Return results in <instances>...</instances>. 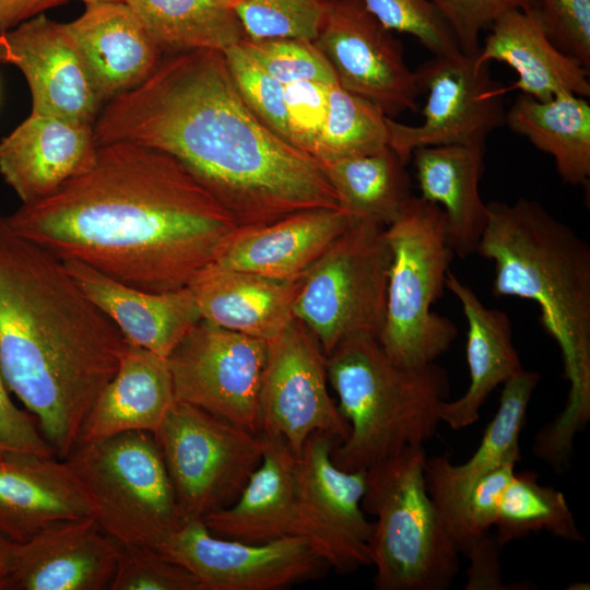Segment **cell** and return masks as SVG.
<instances>
[{
  "label": "cell",
  "mask_w": 590,
  "mask_h": 590,
  "mask_svg": "<svg viewBox=\"0 0 590 590\" xmlns=\"http://www.w3.org/2000/svg\"><path fill=\"white\" fill-rule=\"evenodd\" d=\"M93 127L31 113L0 141V174L22 203L40 200L95 162Z\"/></svg>",
  "instance_id": "cell-20"
},
{
  "label": "cell",
  "mask_w": 590,
  "mask_h": 590,
  "mask_svg": "<svg viewBox=\"0 0 590 590\" xmlns=\"http://www.w3.org/2000/svg\"><path fill=\"white\" fill-rule=\"evenodd\" d=\"M184 521L231 506L262 457V438L176 401L153 434Z\"/></svg>",
  "instance_id": "cell-10"
},
{
  "label": "cell",
  "mask_w": 590,
  "mask_h": 590,
  "mask_svg": "<svg viewBox=\"0 0 590 590\" xmlns=\"http://www.w3.org/2000/svg\"><path fill=\"white\" fill-rule=\"evenodd\" d=\"M109 590H203V587L188 568L161 551L121 545Z\"/></svg>",
  "instance_id": "cell-39"
},
{
  "label": "cell",
  "mask_w": 590,
  "mask_h": 590,
  "mask_svg": "<svg viewBox=\"0 0 590 590\" xmlns=\"http://www.w3.org/2000/svg\"><path fill=\"white\" fill-rule=\"evenodd\" d=\"M16 544L17 543L0 534V579L4 577L10 569Z\"/></svg>",
  "instance_id": "cell-48"
},
{
  "label": "cell",
  "mask_w": 590,
  "mask_h": 590,
  "mask_svg": "<svg viewBox=\"0 0 590 590\" xmlns=\"http://www.w3.org/2000/svg\"><path fill=\"white\" fill-rule=\"evenodd\" d=\"M93 131L97 145L129 142L172 155L237 226L339 208L321 163L262 123L217 50L163 57L142 84L107 103Z\"/></svg>",
  "instance_id": "cell-1"
},
{
  "label": "cell",
  "mask_w": 590,
  "mask_h": 590,
  "mask_svg": "<svg viewBox=\"0 0 590 590\" xmlns=\"http://www.w3.org/2000/svg\"><path fill=\"white\" fill-rule=\"evenodd\" d=\"M64 25L102 103L142 84L163 59L126 1L85 4Z\"/></svg>",
  "instance_id": "cell-22"
},
{
  "label": "cell",
  "mask_w": 590,
  "mask_h": 590,
  "mask_svg": "<svg viewBox=\"0 0 590 590\" xmlns=\"http://www.w3.org/2000/svg\"><path fill=\"white\" fill-rule=\"evenodd\" d=\"M426 457L424 446L408 447L366 470L378 590H446L459 573L460 552L427 491Z\"/></svg>",
  "instance_id": "cell-6"
},
{
  "label": "cell",
  "mask_w": 590,
  "mask_h": 590,
  "mask_svg": "<svg viewBox=\"0 0 590 590\" xmlns=\"http://www.w3.org/2000/svg\"><path fill=\"white\" fill-rule=\"evenodd\" d=\"M64 460L92 516L120 544L157 548L184 522L152 433L132 430L81 444Z\"/></svg>",
  "instance_id": "cell-8"
},
{
  "label": "cell",
  "mask_w": 590,
  "mask_h": 590,
  "mask_svg": "<svg viewBox=\"0 0 590 590\" xmlns=\"http://www.w3.org/2000/svg\"><path fill=\"white\" fill-rule=\"evenodd\" d=\"M267 345L200 320L167 357L176 401L259 434Z\"/></svg>",
  "instance_id": "cell-13"
},
{
  "label": "cell",
  "mask_w": 590,
  "mask_h": 590,
  "mask_svg": "<svg viewBox=\"0 0 590 590\" xmlns=\"http://www.w3.org/2000/svg\"><path fill=\"white\" fill-rule=\"evenodd\" d=\"M304 275L282 280L211 262L188 286L203 320L268 342L294 317Z\"/></svg>",
  "instance_id": "cell-25"
},
{
  "label": "cell",
  "mask_w": 590,
  "mask_h": 590,
  "mask_svg": "<svg viewBox=\"0 0 590 590\" xmlns=\"http://www.w3.org/2000/svg\"><path fill=\"white\" fill-rule=\"evenodd\" d=\"M260 435L261 461L238 498L202 519L220 538L267 544L293 535L297 457L281 436Z\"/></svg>",
  "instance_id": "cell-27"
},
{
  "label": "cell",
  "mask_w": 590,
  "mask_h": 590,
  "mask_svg": "<svg viewBox=\"0 0 590 590\" xmlns=\"http://www.w3.org/2000/svg\"><path fill=\"white\" fill-rule=\"evenodd\" d=\"M494 528L502 546L541 531L567 542H585L564 494L541 485L533 471H515L499 502Z\"/></svg>",
  "instance_id": "cell-34"
},
{
  "label": "cell",
  "mask_w": 590,
  "mask_h": 590,
  "mask_svg": "<svg viewBox=\"0 0 590 590\" xmlns=\"http://www.w3.org/2000/svg\"><path fill=\"white\" fill-rule=\"evenodd\" d=\"M502 547L489 532L474 541L465 554L470 558L465 590L511 589L502 579Z\"/></svg>",
  "instance_id": "cell-46"
},
{
  "label": "cell",
  "mask_w": 590,
  "mask_h": 590,
  "mask_svg": "<svg viewBox=\"0 0 590 590\" xmlns=\"http://www.w3.org/2000/svg\"><path fill=\"white\" fill-rule=\"evenodd\" d=\"M385 226L354 221L305 272L293 316L327 356L342 340L384 328L391 250Z\"/></svg>",
  "instance_id": "cell-9"
},
{
  "label": "cell",
  "mask_w": 590,
  "mask_h": 590,
  "mask_svg": "<svg viewBox=\"0 0 590 590\" xmlns=\"http://www.w3.org/2000/svg\"><path fill=\"white\" fill-rule=\"evenodd\" d=\"M63 262L85 295L118 328L127 343L167 358L202 320L189 286L154 293L129 286L84 263Z\"/></svg>",
  "instance_id": "cell-24"
},
{
  "label": "cell",
  "mask_w": 590,
  "mask_h": 590,
  "mask_svg": "<svg viewBox=\"0 0 590 590\" xmlns=\"http://www.w3.org/2000/svg\"><path fill=\"white\" fill-rule=\"evenodd\" d=\"M240 45L262 69L284 85L306 81L337 82L331 64L312 40L245 38Z\"/></svg>",
  "instance_id": "cell-37"
},
{
  "label": "cell",
  "mask_w": 590,
  "mask_h": 590,
  "mask_svg": "<svg viewBox=\"0 0 590 590\" xmlns=\"http://www.w3.org/2000/svg\"><path fill=\"white\" fill-rule=\"evenodd\" d=\"M339 441L315 432L296 462V504L293 535L337 574L371 565L373 521L362 507L366 471H344L332 461Z\"/></svg>",
  "instance_id": "cell-11"
},
{
  "label": "cell",
  "mask_w": 590,
  "mask_h": 590,
  "mask_svg": "<svg viewBox=\"0 0 590 590\" xmlns=\"http://www.w3.org/2000/svg\"><path fill=\"white\" fill-rule=\"evenodd\" d=\"M64 262L0 211V370L64 460L126 347Z\"/></svg>",
  "instance_id": "cell-3"
},
{
  "label": "cell",
  "mask_w": 590,
  "mask_h": 590,
  "mask_svg": "<svg viewBox=\"0 0 590 590\" xmlns=\"http://www.w3.org/2000/svg\"><path fill=\"white\" fill-rule=\"evenodd\" d=\"M354 221L340 208L296 212L258 226H237L214 263L290 280L303 275Z\"/></svg>",
  "instance_id": "cell-21"
},
{
  "label": "cell",
  "mask_w": 590,
  "mask_h": 590,
  "mask_svg": "<svg viewBox=\"0 0 590 590\" xmlns=\"http://www.w3.org/2000/svg\"><path fill=\"white\" fill-rule=\"evenodd\" d=\"M0 63L23 73L31 113L94 127L103 103L64 23L42 13L0 34Z\"/></svg>",
  "instance_id": "cell-17"
},
{
  "label": "cell",
  "mask_w": 590,
  "mask_h": 590,
  "mask_svg": "<svg viewBox=\"0 0 590 590\" xmlns=\"http://www.w3.org/2000/svg\"><path fill=\"white\" fill-rule=\"evenodd\" d=\"M516 464L517 462L507 461L493 469L481 477L469 493L463 506L468 550L475 540L494 527L499 502L516 471Z\"/></svg>",
  "instance_id": "cell-44"
},
{
  "label": "cell",
  "mask_w": 590,
  "mask_h": 590,
  "mask_svg": "<svg viewBox=\"0 0 590 590\" xmlns=\"http://www.w3.org/2000/svg\"><path fill=\"white\" fill-rule=\"evenodd\" d=\"M369 12L392 32L412 35L433 56L461 51L429 0H363Z\"/></svg>",
  "instance_id": "cell-40"
},
{
  "label": "cell",
  "mask_w": 590,
  "mask_h": 590,
  "mask_svg": "<svg viewBox=\"0 0 590 590\" xmlns=\"http://www.w3.org/2000/svg\"><path fill=\"white\" fill-rule=\"evenodd\" d=\"M7 217L62 261L154 293L188 286L237 227L179 161L129 142L99 144L86 172Z\"/></svg>",
  "instance_id": "cell-2"
},
{
  "label": "cell",
  "mask_w": 590,
  "mask_h": 590,
  "mask_svg": "<svg viewBox=\"0 0 590 590\" xmlns=\"http://www.w3.org/2000/svg\"><path fill=\"white\" fill-rule=\"evenodd\" d=\"M475 60L509 66L518 79L506 91L519 90L538 101L563 93L590 96L589 69L554 45L538 10H511L496 19Z\"/></svg>",
  "instance_id": "cell-26"
},
{
  "label": "cell",
  "mask_w": 590,
  "mask_h": 590,
  "mask_svg": "<svg viewBox=\"0 0 590 590\" xmlns=\"http://www.w3.org/2000/svg\"><path fill=\"white\" fill-rule=\"evenodd\" d=\"M223 54L233 82L246 105L270 130L291 143L285 85L262 69L240 43Z\"/></svg>",
  "instance_id": "cell-38"
},
{
  "label": "cell",
  "mask_w": 590,
  "mask_h": 590,
  "mask_svg": "<svg viewBox=\"0 0 590 590\" xmlns=\"http://www.w3.org/2000/svg\"><path fill=\"white\" fill-rule=\"evenodd\" d=\"M121 545L93 516L52 523L16 544L0 590L109 589Z\"/></svg>",
  "instance_id": "cell-18"
},
{
  "label": "cell",
  "mask_w": 590,
  "mask_h": 590,
  "mask_svg": "<svg viewBox=\"0 0 590 590\" xmlns=\"http://www.w3.org/2000/svg\"><path fill=\"white\" fill-rule=\"evenodd\" d=\"M175 402L167 358L127 343L116 374L84 421L78 445L132 430L154 434Z\"/></svg>",
  "instance_id": "cell-28"
},
{
  "label": "cell",
  "mask_w": 590,
  "mask_h": 590,
  "mask_svg": "<svg viewBox=\"0 0 590 590\" xmlns=\"http://www.w3.org/2000/svg\"><path fill=\"white\" fill-rule=\"evenodd\" d=\"M55 456L35 417L11 399L0 370V451Z\"/></svg>",
  "instance_id": "cell-45"
},
{
  "label": "cell",
  "mask_w": 590,
  "mask_h": 590,
  "mask_svg": "<svg viewBox=\"0 0 590 590\" xmlns=\"http://www.w3.org/2000/svg\"><path fill=\"white\" fill-rule=\"evenodd\" d=\"M165 54L199 49L224 52L246 38L235 8L221 0H126Z\"/></svg>",
  "instance_id": "cell-32"
},
{
  "label": "cell",
  "mask_w": 590,
  "mask_h": 590,
  "mask_svg": "<svg viewBox=\"0 0 590 590\" xmlns=\"http://www.w3.org/2000/svg\"><path fill=\"white\" fill-rule=\"evenodd\" d=\"M540 21L554 45L590 68V0H539Z\"/></svg>",
  "instance_id": "cell-42"
},
{
  "label": "cell",
  "mask_w": 590,
  "mask_h": 590,
  "mask_svg": "<svg viewBox=\"0 0 590 590\" xmlns=\"http://www.w3.org/2000/svg\"><path fill=\"white\" fill-rule=\"evenodd\" d=\"M188 568L203 590H281L329 568L297 535L248 544L213 534L202 520H186L157 546Z\"/></svg>",
  "instance_id": "cell-16"
},
{
  "label": "cell",
  "mask_w": 590,
  "mask_h": 590,
  "mask_svg": "<svg viewBox=\"0 0 590 590\" xmlns=\"http://www.w3.org/2000/svg\"><path fill=\"white\" fill-rule=\"evenodd\" d=\"M391 250L387 306L379 343L393 363L421 367L446 353L457 326L432 310L455 257L441 208L412 196L385 228Z\"/></svg>",
  "instance_id": "cell-7"
},
{
  "label": "cell",
  "mask_w": 590,
  "mask_h": 590,
  "mask_svg": "<svg viewBox=\"0 0 590 590\" xmlns=\"http://www.w3.org/2000/svg\"><path fill=\"white\" fill-rule=\"evenodd\" d=\"M80 1L84 2L85 4H90V3H99V2H122L126 0H80Z\"/></svg>",
  "instance_id": "cell-49"
},
{
  "label": "cell",
  "mask_w": 590,
  "mask_h": 590,
  "mask_svg": "<svg viewBox=\"0 0 590 590\" xmlns=\"http://www.w3.org/2000/svg\"><path fill=\"white\" fill-rule=\"evenodd\" d=\"M335 0H243L234 8L246 38L315 42Z\"/></svg>",
  "instance_id": "cell-36"
},
{
  "label": "cell",
  "mask_w": 590,
  "mask_h": 590,
  "mask_svg": "<svg viewBox=\"0 0 590 590\" xmlns=\"http://www.w3.org/2000/svg\"><path fill=\"white\" fill-rule=\"evenodd\" d=\"M331 84L306 81L285 85L286 123L290 141L294 146L311 156L315 155L326 120Z\"/></svg>",
  "instance_id": "cell-43"
},
{
  "label": "cell",
  "mask_w": 590,
  "mask_h": 590,
  "mask_svg": "<svg viewBox=\"0 0 590 590\" xmlns=\"http://www.w3.org/2000/svg\"><path fill=\"white\" fill-rule=\"evenodd\" d=\"M329 385L349 434L332 450L344 471H366L435 435L439 409L449 394L446 370L432 363L401 367L370 334L342 340L326 356Z\"/></svg>",
  "instance_id": "cell-5"
},
{
  "label": "cell",
  "mask_w": 590,
  "mask_h": 590,
  "mask_svg": "<svg viewBox=\"0 0 590 590\" xmlns=\"http://www.w3.org/2000/svg\"><path fill=\"white\" fill-rule=\"evenodd\" d=\"M539 381V373L523 369L504 384L497 412L465 462L453 464L447 453L426 457L427 491L460 553L468 550L463 522L467 497L489 471L507 461H520V433Z\"/></svg>",
  "instance_id": "cell-19"
},
{
  "label": "cell",
  "mask_w": 590,
  "mask_h": 590,
  "mask_svg": "<svg viewBox=\"0 0 590 590\" xmlns=\"http://www.w3.org/2000/svg\"><path fill=\"white\" fill-rule=\"evenodd\" d=\"M387 119L388 116L370 102L346 91L338 81L332 83L315 158L324 164L387 146Z\"/></svg>",
  "instance_id": "cell-35"
},
{
  "label": "cell",
  "mask_w": 590,
  "mask_h": 590,
  "mask_svg": "<svg viewBox=\"0 0 590 590\" xmlns=\"http://www.w3.org/2000/svg\"><path fill=\"white\" fill-rule=\"evenodd\" d=\"M451 30L460 50L475 56L480 33L511 10L533 11L539 0H429Z\"/></svg>",
  "instance_id": "cell-41"
},
{
  "label": "cell",
  "mask_w": 590,
  "mask_h": 590,
  "mask_svg": "<svg viewBox=\"0 0 590 590\" xmlns=\"http://www.w3.org/2000/svg\"><path fill=\"white\" fill-rule=\"evenodd\" d=\"M505 125L551 155L562 180L586 186L590 177V105L563 93L538 101L520 93L505 114Z\"/></svg>",
  "instance_id": "cell-31"
},
{
  "label": "cell",
  "mask_w": 590,
  "mask_h": 590,
  "mask_svg": "<svg viewBox=\"0 0 590 590\" xmlns=\"http://www.w3.org/2000/svg\"><path fill=\"white\" fill-rule=\"evenodd\" d=\"M476 253L494 263L493 294L533 300L557 343L568 381L563 411L535 435L533 455L560 471L590 421V247L540 203H487Z\"/></svg>",
  "instance_id": "cell-4"
},
{
  "label": "cell",
  "mask_w": 590,
  "mask_h": 590,
  "mask_svg": "<svg viewBox=\"0 0 590 590\" xmlns=\"http://www.w3.org/2000/svg\"><path fill=\"white\" fill-rule=\"evenodd\" d=\"M86 516L90 503L66 460L0 451V534L22 543L52 523Z\"/></svg>",
  "instance_id": "cell-23"
},
{
  "label": "cell",
  "mask_w": 590,
  "mask_h": 590,
  "mask_svg": "<svg viewBox=\"0 0 590 590\" xmlns=\"http://www.w3.org/2000/svg\"><path fill=\"white\" fill-rule=\"evenodd\" d=\"M445 286L459 300L468 323L465 351L470 384L460 398L445 400L439 409L440 423L458 430L474 424L491 393L524 368L512 343L508 315L486 307L475 292L450 271Z\"/></svg>",
  "instance_id": "cell-30"
},
{
  "label": "cell",
  "mask_w": 590,
  "mask_h": 590,
  "mask_svg": "<svg viewBox=\"0 0 590 590\" xmlns=\"http://www.w3.org/2000/svg\"><path fill=\"white\" fill-rule=\"evenodd\" d=\"M339 208L353 221L388 226L414 196L406 164L389 146L321 164Z\"/></svg>",
  "instance_id": "cell-33"
},
{
  "label": "cell",
  "mask_w": 590,
  "mask_h": 590,
  "mask_svg": "<svg viewBox=\"0 0 590 590\" xmlns=\"http://www.w3.org/2000/svg\"><path fill=\"white\" fill-rule=\"evenodd\" d=\"M485 143L421 146L411 158L421 198L441 208L455 256L476 253L487 224L480 193Z\"/></svg>",
  "instance_id": "cell-29"
},
{
  "label": "cell",
  "mask_w": 590,
  "mask_h": 590,
  "mask_svg": "<svg viewBox=\"0 0 590 590\" xmlns=\"http://www.w3.org/2000/svg\"><path fill=\"white\" fill-rule=\"evenodd\" d=\"M462 51L433 56L415 71L426 95L423 121L410 126L388 117V145L408 164L415 149L433 145L485 143L505 125L503 96L489 64Z\"/></svg>",
  "instance_id": "cell-12"
},
{
  "label": "cell",
  "mask_w": 590,
  "mask_h": 590,
  "mask_svg": "<svg viewBox=\"0 0 590 590\" xmlns=\"http://www.w3.org/2000/svg\"><path fill=\"white\" fill-rule=\"evenodd\" d=\"M326 355L307 327L292 318L268 341L259 392V434L281 436L299 456L315 432L339 442L349 424L329 391Z\"/></svg>",
  "instance_id": "cell-14"
},
{
  "label": "cell",
  "mask_w": 590,
  "mask_h": 590,
  "mask_svg": "<svg viewBox=\"0 0 590 590\" xmlns=\"http://www.w3.org/2000/svg\"><path fill=\"white\" fill-rule=\"evenodd\" d=\"M223 2H226L233 7H235L236 4H238L239 2H241L243 0H221Z\"/></svg>",
  "instance_id": "cell-50"
},
{
  "label": "cell",
  "mask_w": 590,
  "mask_h": 590,
  "mask_svg": "<svg viewBox=\"0 0 590 590\" xmlns=\"http://www.w3.org/2000/svg\"><path fill=\"white\" fill-rule=\"evenodd\" d=\"M69 0H0V34Z\"/></svg>",
  "instance_id": "cell-47"
},
{
  "label": "cell",
  "mask_w": 590,
  "mask_h": 590,
  "mask_svg": "<svg viewBox=\"0 0 590 590\" xmlns=\"http://www.w3.org/2000/svg\"><path fill=\"white\" fill-rule=\"evenodd\" d=\"M315 43L338 83L386 116L417 108V75L405 62L402 43L363 0H335Z\"/></svg>",
  "instance_id": "cell-15"
}]
</instances>
